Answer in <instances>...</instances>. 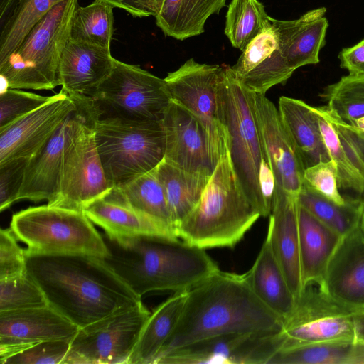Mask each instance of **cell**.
Returning a JSON list of instances; mask_svg holds the SVG:
<instances>
[{"label":"cell","mask_w":364,"mask_h":364,"mask_svg":"<svg viewBox=\"0 0 364 364\" xmlns=\"http://www.w3.org/2000/svg\"><path fill=\"white\" fill-rule=\"evenodd\" d=\"M25 255L27 272L49 305L80 329L142 302L103 258L85 254Z\"/></svg>","instance_id":"cell-1"},{"label":"cell","mask_w":364,"mask_h":364,"mask_svg":"<svg viewBox=\"0 0 364 364\" xmlns=\"http://www.w3.org/2000/svg\"><path fill=\"white\" fill-rule=\"evenodd\" d=\"M283 323L257 296L246 273L220 269L188 290L178 322L154 364L168 352L198 341L230 333H275Z\"/></svg>","instance_id":"cell-2"},{"label":"cell","mask_w":364,"mask_h":364,"mask_svg":"<svg viewBox=\"0 0 364 364\" xmlns=\"http://www.w3.org/2000/svg\"><path fill=\"white\" fill-rule=\"evenodd\" d=\"M104 259L138 296L188 291L220 270L204 249L178 237L140 236L110 239Z\"/></svg>","instance_id":"cell-3"},{"label":"cell","mask_w":364,"mask_h":364,"mask_svg":"<svg viewBox=\"0 0 364 364\" xmlns=\"http://www.w3.org/2000/svg\"><path fill=\"white\" fill-rule=\"evenodd\" d=\"M260 216L247 197L228 151L216 164L200 201L175 233L204 250L232 247Z\"/></svg>","instance_id":"cell-4"},{"label":"cell","mask_w":364,"mask_h":364,"mask_svg":"<svg viewBox=\"0 0 364 364\" xmlns=\"http://www.w3.org/2000/svg\"><path fill=\"white\" fill-rule=\"evenodd\" d=\"M77 0L56 4L0 64L1 91L6 89L53 90L58 86V66L69 40Z\"/></svg>","instance_id":"cell-5"},{"label":"cell","mask_w":364,"mask_h":364,"mask_svg":"<svg viewBox=\"0 0 364 364\" xmlns=\"http://www.w3.org/2000/svg\"><path fill=\"white\" fill-rule=\"evenodd\" d=\"M26 252L85 254L103 259L109 250L83 210L50 205L29 207L12 215L9 227Z\"/></svg>","instance_id":"cell-6"},{"label":"cell","mask_w":364,"mask_h":364,"mask_svg":"<svg viewBox=\"0 0 364 364\" xmlns=\"http://www.w3.org/2000/svg\"><path fill=\"white\" fill-rule=\"evenodd\" d=\"M97 149L112 187L154 169L164 159L161 121L102 117L95 125Z\"/></svg>","instance_id":"cell-7"},{"label":"cell","mask_w":364,"mask_h":364,"mask_svg":"<svg viewBox=\"0 0 364 364\" xmlns=\"http://www.w3.org/2000/svg\"><path fill=\"white\" fill-rule=\"evenodd\" d=\"M223 118L228 134V152L241 186L260 215L267 217L259 188V173L265 152L254 108L252 92L225 67L220 85Z\"/></svg>","instance_id":"cell-8"},{"label":"cell","mask_w":364,"mask_h":364,"mask_svg":"<svg viewBox=\"0 0 364 364\" xmlns=\"http://www.w3.org/2000/svg\"><path fill=\"white\" fill-rule=\"evenodd\" d=\"M225 68L190 58L164 78L171 100L190 112L201 125L214 168L228 151V134L219 95Z\"/></svg>","instance_id":"cell-9"},{"label":"cell","mask_w":364,"mask_h":364,"mask_svg":"<svg viewBox=\"0 0 364 364\" xmlns=\"http://www.w3.org/2000/svg\"><path fill=\"white\" fill-rule=\"evenodd\" d=\"M101 117L161 121L171 97L164 79L115 60L111 74L90 95Z\"/></svg>","instance_id":"cell-10"},{"label":"cell","mask_w":364,"mask_h":364,"mask_svg":"<svg viewBox=\"0 0 364 364\" xmlns=\"http://www.w3.org/2000/svg\"><path fill=\"white\" fill-rule=\"evenodd\" d=\"M353 311L316 284L306 285L281 331L282 348L320 342L354 341Z\"/></svg>","instance_id":"cell-11"},{"label":"cell","mask_w":364,"mask_h":364,"mask_svg":"<svg viewBox=\"0 0 364 364\" xmlns=\"http://www.w3.org/2000/svg\"><path fill=\"white\" fill-rule=\"evenodd\" d=\"M76 107L61 122L39 150L28 159L18 200L51 202L56 196L64 154L80 129L101 117L93 99L85 95H72Z\"/></svg>","instance_id":"cell-12"},{"label":"cell","mask_w":364,"mask_h":364,"mask_svg":"<svg viewBox=\"0 0 364 364\" xmlns=\"http://www.w3.org/2000/svg\"><path fill=\"white\" fill-rule=\"evenodd\" d=\"M150 314L141 302L80 328L70 341L69 364H127Z\"/></svg>","instance_id":"cell-13"},{"label":"cell","mask_w":364,"mask_h":364,"mask_svg":"<svg viewBox=\"0 0 364 364\" xmlns=\"http://www.w3.org/2000/svg\"><path fill=\"white\" fill-rule=\"evenodd\" d=\"M98 119L84 124L67 146L58 191L48 205L83 210L112 188L96 146L95 125Z\"/></svg>","instance_id":"cell-14"},{"label":"cell","mask_w":364,"mask_h":364,"mask_svg":"<svg viewBox=\"0 0 364 364\" xmlns=\"http://www.w3.org/2000/svg\"><path fill=\"white\" fill-rule=\"evenodd\" d=\"M283 343L281 331L220 335L174 349L156 364H268Z\"/></svg>","instance_id":"cell-15"},{"label":"cell","mask_w":364,"mask_h":364,"mask_svg":"<svg viewBox=\"0 0 364 364\" xmlns=\"http://www.w3.org/2000/svg\"><path fill=\"white\" fill-rule=\"evenodd\" d=\"M254 108L261 141L274 176L276 187L299 199L305 167L278 108L265 95L256 93Z\"/></svg>","instance_id":"cell-16"},{"label":"cell","mask_w":364,"mask_h":364,"mask_svg":"<svg viewBox=\"0 0 364 364\" xmlns=\"http://www.w3.org/2000/svg\"><path fill=\"white\" fill-rule=\"evenodd\" d=\"M80 328L50 305L0 311V363L44 341H71Z\"/></svg>","instance_id":"cell-17"},{"label":"cell","mask_w":364,"mask_h":364,"mask_svg":"<svg viewBox=\"0 0 364 364\" xmlns=\"http://www.w3.org/2000/svg\"><path fill=\"white\" fill-rule=\"evenodd\" d=\"M73 95L61 90L38 108L0 129V164L31 158L75 108Z\"/></svg>","instance_id":"cell-18"},{"label":"cell","mask_w":364,"mask_h":364,"mask_svg":"<svg viewBox=\"0 0 364 364\" xmlns=\"http://www.w3.org/2000/svg\"><path fill=\"white\" fill-rule=\"evenodd\" d=\"M161 122L166 139L164 159L182 170L210 176L214 167L203 129L197 119L171 100Z\"/></svg>","instance_id":"cell-19"},{"label":"cell","mask_w":364,"mask_h":364,"mask_svg":"<svg viewBox=\"0 0 364 364\" xmlns=\"http://www.w3.org/2000/svg\"><path fill=\"white\" fill-rule=\"evenodd\" d=\"M320 289L350 310H364V233L360 224L341 237Z\"/></svg>","instance_id":"cell-20"},{"label":"cell","mask_w":364,"mask_h":364,"mask_svg":"<svg viewBox=\"0 0 364 364\" xmlns=\"http://www.w3.org/2000/svg\"><path fill=\"white\" fill-rule=\"evenodd\" d=\"M299 199L276 187L266 240L297 299L304 291L299 254Z\"/></svg>","instance_id":"cell-21"},{"label":"cell","mask_w":364,"mask_h":364,"mask_svg":"<svg viewBox=\"0 0 364 364\" xmlns=\"http://www.w3.org/2000/svg\"><path fill=\"white\" fill-rule=\"evenodd\" d=\"M230 70L244 87L263 95L273 86L285 82L294 72L282 53L272 24L242 50Z\"/></svg>","instance_id":"cell-22"},{"label":"cell","mask_w":364,"mask_h":364,"mask_svg":"<svg viewBox=\"0 0 364 364\" xmlns=\"http://www.w3.org/2000/svg\"><path fill=\"white\" fill-rule=\"evenodd\" d=\"M83 211L110 239L140 236L177 237L164 222L132 208L117 187H112L87 204Z\"/></svg>","instance_id":"cell-23"},{"label":"cell","mask_w":364,"mask_h":364,"mask_svg":"<svg viewBox=\"0 0 364 364\" xmlns=\"http://www.w3.org/2000/svg\"><path fill=\"white\" fill-rule=\"evenodd\" d=\"M115 60L111 55L110 48L69 39L58 66L60 90L69 95L90 96L111 74Z\"/></svg>","instance_id":"cell-24"},{"label":"cell","mask_w":364,"mask_h":364,"mask_svg":"<svg viewBox=\"0 0 364 364\" xmlns=\"http://www.w3.org/2000/svg\"><path fill=\"white\" fill-rule=\"evenodd\" d=\"M326 12L325 7H320L306 12L296 20L272 18L280 50L292 70L319 63V53L326 44L328 26Z\"/></svg>","instance_id":"cell-25"},{"label":"cell","mask_w":364,"mask_h":364,"mask_svg":"<svg viewBox=\"0 0 364 364\" xmlns=\"http://www.w3.org/2000/svg\"><path fill=\"white\" fill-rule=\"evenodd\" d=\"M330 159L336 166L338 186L364 197V159L355 142L326 107H314Z\"/></svg>","instance_id":"cell-26"},{"label":"cell","mask_w":364,"mask_h":364,"mask_svg":"<svg viewBox=\"0 0 364 364\" xmlns=\"http://www.w3.org/2000/svg\"><path fill=\"white\" fill-rule=\"evenodd\" d=\"M299 254L304 287H322L328 264L341 236L299 206Z\"/></svg>","instance_id":"cell-27"},{"label":"cell","mask_w":364,"mask_h":364,"mask_svg":"<svg viewBox=\"0 0 364 364\" xmlns=\"http://www.w3.org/2000/svg\"><path fill=\"white\" fill-rule=\"evenodd\" d=\"M278 110L305 168L331 160L314 107L301 100L282 96L278 102Z\"/></svg>","instance_id":"cell-28"},{"label":"cell","mask_w":364,"mask_h":364,"mask_svg":"<svg viewBox=\"0 0 364 364\" xmlns=\"http://www.w3.org/2000/svg\"><path fill=\"white\" fill-rule=\"evenodd\" d=\"M246 275L257 296L284 321L294 310L296 299L266 239Z\"/></svg>","instance_id":"cell-29"},{"label":"cell","mask_w":364,"mask_h":364,"mask_svg":"<svg viewBox=\"0 0 364 364\" xmlns=\"http://www.w3.org/2000/svg\"><path fill=\"white\" fill-rule=\"evenodd\" d=\"M187 293L174 292L151 312L127 364H154L178 322Z\"/></svg>","instance_id":"cell-30"},{"label":"cell","mask_w":364,"mask_h":364,"mask_svg":"<svg viewBox=\"0 0 364 364\" xmlns=\"http://www.w3.org/2000/svg\"><path fill=\"white\" fill-rule=\"evenodd\" d=\"M227 0H162L156 23L163 33L178 40L198 36L205 23L225 6Z\"/></svg>","instance_id":"cell-31"},{"label":"cell","mask_w":364,"mask_h":364,"mask_svg":"<svg viewBox=\"0 0 364 364\" xmlns=\"http://www.w3.org/2000/svg\"><path fill=\"white\" fill-rule=\"evenodd\" d=\"M155 170L165 193L175 232L200 201L210 176L182 170L164 159Z\"/></svg>","instance_id":"cell-32"},{"label":"cell","mask_w":364,"mask_h":364,"mask_svg":"<svg viewBox=\"0 0 364 364\" xmlns=\"http://www.w3.org/2000/svg\"><path fill=\"white\" fill-rule=\"evenodd\" d=\"M268 364H364L354 341H328L282 348Z\"/></svg>","instance_id":"cell-33"},{"label":"cell","mask_w":364,"mask_h":364,"mask_svg":"<svg viewBox=\"0 0 364 364\" xmlns=\"http://www.w3.org/2000/svg\"><path fill=\"white\" fill-rule=\"evenodd\" d=\"M64 0H16L0 23V64L20 46L32 28Z\"/></svg>","instance_id":"cell-34"},{"label":"cell","mask_w":364,"mask_h":364,"mask_svg":"<svg viewBox=\"0 0 364 364\" xmlns=\"http://www.w3.org/2000/svg\"><path fill=\"white\" fill-rule=\"evenodd\" d=\"M299 204L341 237L357 228L360 221L363 199L347 198L341 205L318 194L303 184Z\"/></svg>","instance_id":"cell-35"},{"label":"cell","mask_w":364,"mask_h":364,"mask_svg":"<svg viewBox=\"0 0 364 364\" xmlns=\"http://www.w3.org/2000/svg\"><path fill=\"white\" fill-rule=\"evenodd\" d=\"M272 26V18L258 0H232L225 16V34L232 46L243 50Z\"/></svg>","instance_id":"cell-36"},{"label":"cell","mask_w":364,"mask_h":364,"mask_svg":"<svg viewBox=\"0 0 364 364\" xmlns=\"http://www.w3.org/2000/svg\"><path fill=\"white\" fill-rule=\"evenodd\" d=\"M114 31L113 7L95 0L86 6L77 4L69 39L92 46L110 48Z\"/></svg>","instance_id":"cell-37"},{"label":"cell","mask_w":364,"mask_h":364,"mask_svg":"<svg viewBox=\"0 0 364 364\" xmlns=\"http://www.w3.org/2000/svg\"><path fill=\"white\" fill-rule=\"evenodd\" d=\"M114 187L119 189L132 208L164 222L173 229L165 193L155 168Z\"/></svg>","instance_id":"cell-38"},{"label":"cell","mask_w":364,"mask_h":364,"mask_svg":"<svg viewBox=\"0 0 364 364\" xmlns=\"http://www.w3.org/2000/svg\"><path fill=\"white\" fill-rule=\"evenodd\" d=\"M326 107L346 124L364 117V75H348L326 88Z\"/></svg>","instance_id":"cell-39"},{"label":"cell","mask_w":364,"mask_h":364,"mask_svg":"<svg viewBox=\"0 0 364 364\" xmlns=\"http://www.w3.org/2000/svg\"><path fill=\"white\" fill-rule=\"evenodd\" d=\"M48 304L43 290L28 272L18 277L0 280V311L41 307Z\"/></svg>","instance_id":"cell-40"},{"label":"cell","mask_w":364,"mask_h":364,"mask_svg":"<svg viewBox=\"0 0 364 364\" xmlns=\"http://www.w3.org/2000/svg\"><path fill=\"white\" fill-rule=\"evenodd\" d=\"M52 96H43L20 89H6L0 93V129L38 108Z\"/></svg>","instance_id":"cell-41"},{"label":"cell","mask_w":364,"mask_h":364,"mask_svg":"<svg viewBox=\"0 0 364 364\" xmlns=\"http://www.w3.org/2000/svg\"><path fill=\"white\" fill-rule=\"evenodd\" d=\"M303 184L338 205H345L347 198L339 191L336 166L331 160L321 161L304 169Z\"/></svg>","instance_id":"cell-42"},{"label":"cell","mask_w":364,"mask_h":364,"mask_svg":"<svg viewBox=\"0 0 364 364\" xmlns=\"http://www.w3.org/2000/svg\"><path fill=\"white\" fill-rule=\"evenodd\" d=\"M70 341L37 343L5 360L1 364H69Z\"/></svg>","instance_id":"cell-43"},{"label":"cell","mask_w":364,"mask_h":364,"mask_svg":"<svg viewBox=\"0 0 364 364\" xmlns=\"http://www.w3.org/2000/svg\"><path fill=\"white\" fill-rule=\"evenodd\" d=\"M11 229L0 230V280L18 277L27 272L24 249Z\"/></svg>","instance_id":"cell-44"},{"label":"cell","mask_w":364,"mask_h":364,"mask_svg":"<svg viewBox=\"0 0 364 364\" xmlns=\"http://www.w3.org/2000/svg\"><path fill=\"white\" fill-rule=\"evenodd\" d=\"M29 158L20 157L0 164V210L18 201Z\"/></svg>","instance_id":"cell-45"},{"label":"cell","mask_w":364,"mask_h":364,"mask_svg":"<svg viewBox=\"0 0 364 364\" xmlns=\"http://www.w3.org/2000/svg\"><path fill=\"white\" fill-rule=\"evenodd\" d=\"M340 65L349 75H364V38L350 48H345L338 54Z\"/></svg>","instance_id":"cell-46"},{"label":"cell","mask_w":364,"mask_h":364,"mask_svg":"<svg viewBox=\"0 0 364 364\" xmlns=\"http://www.w3.org/2000/svg\"><path fill=\"white\" fill-rule=\"evenodd\" d=\"M113 8L122 9L135 17L155 16L157 13L153 0H97Z\"/></svg>","instance_id":"cell-47"},{"label":"cell","mask_w":364,"mask_h":364,"mask_svg":"<svg viewBox=\"0 0 364 364\" xmlns=\"http://www.w3.org/2000/svg\"><path fill=\"white\" fill-rule=\"evenodd\" d=\"M354 342L358 344L364 355V310L353 311Z\"/></svg>","instance_id":"cell-48"},{"label":"cell","mask_w":364,"mask_h":364,"mask_svg":"<svg viewBox=\"0 0 364 364\" xmlns=\"http://www.w3.org/2000/svg\"><path fill=\"white\" fill-rule=\"evenodd\" d=\"M346 129L348 133L350 136L351 139L355 142L356 146L358 147L359 151L360 152L363 159H364V135L353 130L350 129L346 124L343 122Z\"/></svg>","instance_id":"cell-49"},{"label":"cell","mask_w":364,"mask_h":364,"mask_svg":"<svg viewBox=\"0 0 364 364\" xmlns=\"http://www.w3.org/2000/svg\"><path fill=\"white\" fill-rule=\"evenodd\" d=\"M346 125L354 132L364 135V117L355 120L350 124Z\"/></svg>","instance_id":"cell-50"},{"label":"cell","mask_w":364,"mask_h":364,"mask_svg":"<svg viewBox=\"0 0 364 364\" xmlns=\"http://www.w3.org/2000/svg\"><path fill=\"white\" fill-rule=\"evenodd\" d=\"M360 226L362 230V231L364 233V203L363 204V208H362V213H361V218L360 221Z\"/></svg>","instance_id":"cell-51"},{"label":"cell","mask_w":364,"mask_h":364,"mask_svg":"<svg viewBox=\"0 0 364 364\" xmlns=\"http://www.w3.org/2000/svg\"><path fill=\"white\" fill-rule=\"evenodd\" d=\"M362 199H363V203H364V197H363V198H362Z\"/></svg>","instance_id":"cell-52"}]
</instances>
